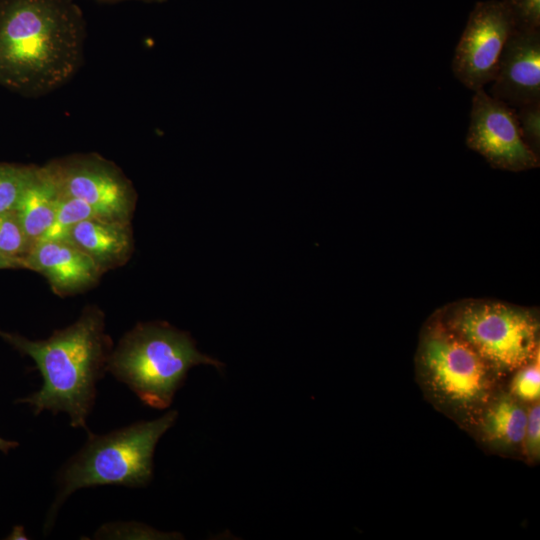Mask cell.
<instances>
[{"label":"cell","instance_id":"obj_1","mask_svg":"<svg viewBox=\"0 0 540 540\" xmlns=\"http://www.w3.org/2000/svg\"><path fill=\"white\" fill-rule=\"evenodd\" d=\"M84 39L74 0H0V85L25 96L59 88L80 67Z\"/></svg>","mask_w":540,"mask_h":540},{"label":"cell","instance_id":"obj_2","mask_svg":"<svg viewBox=\"0 0 540 540\" xmlns=\"http://www.w3.org/2000/svg\"><path fill=\"white\" fill-rule=\"evenodd\" d=\"M104 314L86 308L72 325L45 340L32 341L0 330V336L31 357L43 378L40 390L18 402L29 404L35 415L44 410L65 412L74 428H86L96 398V384L107 371L111 340L104 332Z\"/></svg>","mask_w":540,"mask_h":540},{"label":"cell","instance_id":"obj_3","mask_svg":"<svg viewBox=\"0 0 540 540\" xmlns=\"http://www.w3.org/2000/svg\"><path fill=\"white\" fill-rule=\"evenodd\" d=\"M415 372L427 401L466 432L507 383L438 316L421 331Z\"/></svg>","mask_w":540,"mask_h":540},{"label":"cell","instance_id":"obj_4","mask_svg":"<svg viewBox=\"0 0 540 540\" xmlns=\"http://www.w3.org/2000/svg\"><path fill=\"white\" fill-rule=\"evenodd\" d=\"M224 364L201 353L188 332L166 322L139 323L127 332L107 361V371L147 406L168 408L188 371L197 365Z\"/></svg>","mask_w":540,"mask_h":540},{"label":"cell","instance_id":"obj_5","mask_svg":"<svg viewBox=\"0 0 540 540\" xmlns=\"http://www.w3.org/2000/svg\"><path fill=\"white\" fill-rule=\"evenodd\" d=\"M177 417L178 412L170 410L158 419L139 421L106 434L87 431V442L59 473V489L45 529H50L60 506L76 490L99 485L147 486L153 477L156 444Z\"/></svg>","mask_w":540,"mask_h":540},{"label":"cell","instance_id":"obj_6","mask_svg":"<svg viewBox=\"0 0 540 540\" xmlns=\"http://www.w3.org/2000/svg\"><path fill=\"white\" fill-rule=\"evenodd\" d=\"M438 318L506 380L540 354V323L532 310L496 301H469Z\"/></svg>","mask_w":540,"mask_h":540},{"label":"cell","instance_id":"obj_7","mask_svg":"<svg viewBox=\"0 0 540 540\" xmlns=\"http://www.w3.org/2000/svg\"><path fill=\"white\" fill-rule=\"evenodd\" d=\"M60 197L80 199L98 216L130 221L136 203L131 181L97 154H78L44 165Z\"/></svg>","mask_w":540,"mask_h":540},{"label":"cell","instance_id":"obj_8","mask_svg":"<svg viewBox=\"0 0 540 540\" xmlns=\"http://www.w3.org/2000/svg\"><path fill=\"white\" fill-rule=\"evenodd\" d=\"M514 29L501 0L476 3L455 48L451 65L454 76L473 92L491 83Z\"/></svg>","mask_w":540,"mask_h":540},{"label":"cell","instance_id":"obj_9","mask_svg":"<svg viewBox=\"0 0 540 540\" xmlns=\"http://www.w3.org/2000/svg\"><path fill=\"white\" fill-rule=\"evenodd\" d=\"M466 145L494 168L519 172L539 166V157L522 137L516 110L484 88L474 91Z\"/></svg>","mask_w":540,"mask_h":540},{"label":"cell","instance_id":"obj_10","mask_svg":"<svg viewBox=\"0 0 540 540\" xmlns=\"http://www.w3.org/2000/svg\"><path fill=\"white\" fill-rule=\"evenodd\" d=\"M492 83L490 95L514 109L540 102V29L513 30Z\"/></svg>","mask_w":540,"mask_h":540},{"label":"cell","instance_id":"obj_11","mask_svg":"<svg viewBox=\"0 0 540 540\" xmlns=\"http://www.w3.org/2000/svg\"><path fill=\"white\" fill-rule=\"evenodd\" d=\"M24 265L44 275L58 295L91 287L102 274L89 256L66 239L37 241L25 256Z\"/></svg>","mask_w":540,"mask_h":540},{"label":"cell","instance_id":"obj_12","mask_svg":"<svg viewBox=\"0 0 540 540\" xmlns=\"http://www.w3.org/2000/svg\"><path fill=\"white\" fill-rule=\"evenodd\" d=\"M528 405L500 390L485 406L468 432L487 451L522 458Z\"/></svg>","mask_w":540,"mask_h":540},{"label":"cell","instance_id":"obj_13","mask_svg":"<svg viewBox=\"0 0 540 540\" xmlns=\"http://www.w3.org/2000/svg\"><path fill=\"white\" fill-rule=\"evenodd\" d=\"M65 239L89 256L101 272L123 265L133 251L130 221L88 218L75 224Z\"/></svg>","mask_w":540,"mask_h":540},{"label":"cell","instance_id":"obj_14","mask_svg":"<svg viewBox=\"0 0 540 540\" xmlns=\"http://www.w3.org/2000/svg\"><path fill=\"white\" fill-rule=\"evenodd\" d=\"M58 201V191L45 167L36 166L15 210L31 245L51 226Z\"/></svg>","mask_w":540,"mask_h":540},{"label":"cell","instance_id":"obj_15","mask_svg":"<svg viewBox=\"0 0 540 540\" xmlns=\"http://www.w3.org/2000/svg\"><path fill=\"white\" fill-rule=\"evenodd\" d=\"M92 217L100 216H98L95 210L86 202L76 198L59 196L53 222L40 240L65 239L75 224Z\"/></svg>","mask_w":540,"mask_h":540},{"label":"cell","instance_id":"obj_16","mask_svg":"<svg viewBox=\"0 0 540 540\" xmlns=\"http://www.w3.org/2000/svg\"><path fill=\"white\" fill-rule=\"evenodd\" d=\"M36 166L0 163V213L15 211Z\"/></svg>","mask_w":540,"mask_h":540},{"label":"cell","instance_id":"obj_17","mask_svg":"<svg viewBox=\"0 0 540 540\" xmlns=\"http://www.w3.org/2000/svg\"><path fill=\"white\" fill-rule=\"evenodd\" d=\"M31 246L16 211L0 213V253L24 265Z\"/></svg>","mask_w":540,"mask_h":540},{"label":"cell","instance_id":"obj_18","mask_svg":"<svg viewBox=\"0 0 540 540\" xmlns=\"http://www.w3.org/2000/svg\"><path fill=\"white\" fill-rule=\"evenodd\" d=\"M506 389L526 405L540 401V354L509 376Z\"/></svg>","mask_w":540,"mask_h":540},{"label":"cell","instance_id":"obj_19","mask_svg":"<svg viewBox=\"0 0 540 540\" xmlns=\"http://www.w3.org/2000/svg\"><path fill=\"white\" fill-rule=\"evenodd\" d=\"M95 539H178L177 533H164L139 522H112L101 526Z\"/></svg>","mask_w":540,"mask_h":540},{"label":"cell","instance_id":"obj_20","mask_svg":"<svg viewBox=\"0 0 540 540\" xmlns=\"http://www.w3.org/2000/svg\"><path fill=\"white\" fill-rule=\"evenodd\" d=\"M521 459L529 465L540 459V401L528 405Z\"/></svg>","mask_w":540,"mask_h":540},{"label":"cell","instance_id":"obj_21","mask_svg":"<svg viewBox=\"0 0 540 540\" xmlns=\"http://www.w3.org/2000/svg\"><path fill=\"white\" fill-rule=\"evenodd\" d=\"M516 110V117L525 143L539 157L540 102L523 105Z\"/></svg>","mask_w":540,"mask_h":540},{"label":"cell","instance_id":"obj_22","mask_svg":"<svg viewBox=\"0 0 540 540\" xmlns=\"http://www.w3.org/2000/svg\"><path fill=\"white\" fill-rule=\"evenodd\" d=\"M517 29H540V0H501Z\"/></svg>","mask_w":540,"mask_h":540},{"label":"cell","instance_id":"obj_23","mask_svg":"<svg viewBox=\"0 0 540 540\" xmlns=\"http://www.w3.org/2000/svg\"><path fill=\"white\" fill-rule=\"evenodd\" d=\"M24 268L22 262L10 259L0 253V269H19Z\"/></svg>","mask_w":540,"mask_h":540},{"label":"cell","instance_id":"obj_24","mask_svg":"<svg viewBox=\"0 0 540 540\" xmlns=\"http://www.w3.org/2000/svg\"><path fill=\"white\" fill-rule=\"evenodd\" d=\"M18 446L15 441H8L0 437V451L7 453L9 450Z\"/></svg>","mask_w":540,"mask_h":540},{"label":"cell","instance_id":"obj_25","mask_svg":"<svg viewBox=\"0 0 540 540\" xmlns=\"http://www.w3.org/2000/svg\"><path fill=\"white\" fill-rule=\"evenodd\" d=\"M10 536L12 539H26L25 537H22L25 536L22 527H15Z\"/></svg>","mask_w":540,"mask_h":540},{"label":"cell","instance_id":"obj_26","mask_svg":"<svg viewBox=\"0 0 540 540\" xmlns=\"http://www.w3.org/2000/svg\"><path fill=\"white\" fill-rule=\"evenodd\" d=\"M101 2H108V3H115V2H121V1H130V0H97ZM135 1H143V2H163L165 0H135Z\"/></svg>","mask_w":540,"mask_h":540}]
</instances>
